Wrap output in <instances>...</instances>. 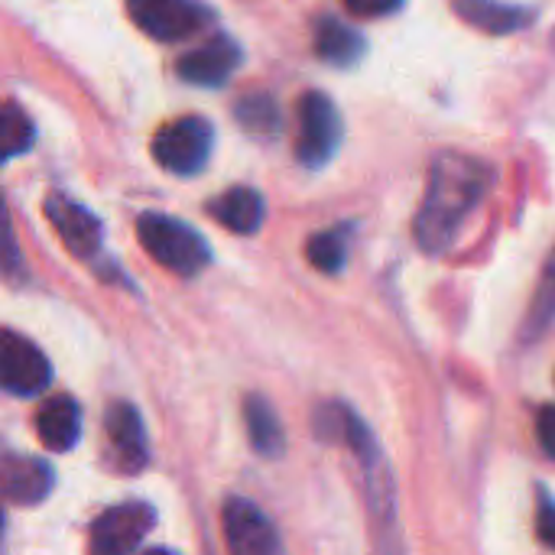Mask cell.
I'll return each instance as SVG.
<instances>
[{
    "label": "cell",
    "instance_id": "obj_10",
    "mask_svg": "<svg viewBox=\"0 0 555 555\" xmlns=\"http://www.w3.org/2000/svg\"><path fill=\"white\" fill-rule=\"evenodd\" d=\"M104 433H107V449H111V462L117 472H140L150 462L146 452V433H143V420L130 403H114L104 416Z\"/></svg>",
    "mask_w": 555,
    "mask_h": 555
},
{
    "label": "cell",
    "instance_id": "obj_23",
    "mask_svg": "<svg viewBox=\"0 0 555 555\" xmlns=\"http://www.w3.org/2000/svg\"><path fill=\"white\" fill-rule=\"evenodd\" d=\"M543 501H540V511H537V533H540V540L550 546V550H555V501L543 491L540 494Z\"/></svg>",
    "mask_w": 555,
    "mask_h": 555
},
{
    "label": "cell",
    "instance_id": "obj_6",
    "mask_svg": "<svg viewBox=\"0 0 555 555\" xmlns=\"http://www.w3.org/2000/svg\"><path fill=\"white\" fill-rule=\"evenodd\" d=\"M52 367L46 354L16 332H0V390L13 397H36L49 387Z\"/></svg>",
    "mask_w": 555,
    "mask_h": 555
},
{
    "label": "cell",
    "instance_id": "obj_21",
    "mask_svg": "<svg viewBox=\"0 0 555 555\" xmlns=\"http://www.w3.org/2000/svg\"><path fill=\"white\" fill-rule=\"evenodd\" d=\"M241 127L247 133H257V137H270L283 127V117H280V107L270 94H250L244 98L237 107H234Z\"/></svg>",
    "mask_w": 555,
    "mask_h": 555
},
{
    "label": "cell",
    "instance_id": "obj_4",
    "mask_svg": "<svg viewBox=\"0 0 555 555\" xmlns=\"http://www.w3.org/2000/svg\"><path fill=\"white\" fill-rule=\"evenodd\" d=\"M211 156V124L202 117H179L153 137V159L172 176H195Z\"/></svg>",
    "mask_w": 555,
    "mask_h": 555
},
{
    "label": "cell",
    "instance_id": "obj_26",
    "mask_svg": "<svg viewBox=\"0 0 555 555\" xmlns=\"http://www.w3.org/2000/svg\"><path fill=\"white\" fill-rule=\"evenodd\" d=\"M0 527H3V520H0Z\"/></svg>",
    "mask_w": 555,
    "mask_h": 555
},
{
    "label": "cell",
    "instance_id": "obj_5",
    "mask_svg": "<svg viewBox=\"0 0 555 555\" xmlns=\"http://www.w3.org/2000/svg\"><path fill=\"white\" fill-rule=\"evenodd\" d=\"M130 20L159 42H179L208 26L211 10L202 0H127Z\"/></svg>",
    "mask_w": 555,
    "mask_h": 555
},
{
    "label": "cell",
    "instance_id": "obj_15",
    "mask_svg": "<svg viewBox=\"0 0 555 555\" xmlns=\"http://www.w3.org/2000/svg\"><path fill=\"white\" fill-rule=\"evenodd\" d=\"M208 211H211V218L221 224V228H228V231H234V234H254V231H260V224H263V198H260V192H254V189H247V185H234V189H228V192H221L211 205H208Z\"/></svg>",
    "mask_w": 555,
    "mask_h": 555
},
{
    "label": "cell",
    "instance_id": "obj_13",
    "mask_svg": "<svg viewBox=\"0 0 555 555\" xmlns=\"http://www.w3.org/2000/svg\"><path fill=\"white\" fill-rule=\"evenodd\" d=\"M36 436L49 452H72L81 436V410L72 397L59 393L36 413Z\"/></svg>",
    "mask_w": 555,
    "mask_h": 555
},
{
    "label": "cell",
    "instance_id": "obj_18",
    "mask_svg": "<svg viewBox=\"0 0 555 555\" xmlns=\"http://www.w3.org/2000/svg\"><path fill=\"white\" fill-rule=\"evenodd\" d=\"M555 322V250L546 260V270L540 276V286L533 293V306L524 322V341H540Z\"/></svg>",
    "mask_w": 555,
    "mask_h": 555
},
{
    "label": "cell",
    "instance_id": "obj_1",
    "mask_svg": "<svg viewBox=\"0 0 555 555\" xmlns=\"http://www.w3.org/2000/svg\"><path fill=\"white\" fill-rule=\"evenodd\" d=\"M494 185V169L465 153H442L429 169L426 198L420 205L413 234L423 254H446L462 234L465 221L488 198Z\"/></svg>",
    "mask_w": 555,
    "mask_h": 555
},
{
    "label": "cell",
    "instance_id": "obj_3",
    "mask_svg": "<svg viewBox=\"0 0 555 555\" xmlns=\"http://www.w3.org/2000/svg\"><path fill=\"white\" fill-rule=\"evenodd\" d=\"M299 140H296V156L302 166L319 169L325 166L338 146H341V114L335 107V101L322 91H306L299 98Z\"/></svg>",
    "mask_w": 555,
    "mask_h": 555
},
{
    "label": "cell",
    "instance_id": "obj_17",
    "mask_svg": "<svg viewBox=\"0 0 555 555\" xmlns=\"http://www.w3.org/2000/svg\"><path fill=\"white\" fill-rule=\"evenodd\" d=\"M244 423H247V439L254 446L257 455L263 459H276L286 449V436L280 426L276 410L263 400V397H247L244 403Z\"/></svg>",
    "mask_w": 555,
    "mask_h": 555
},
{
    "label": "cell",
    "instance_id": "obj_25",
    "mask_svg": "<svg viewBox=\"0 0 555 555\" xmlns=\"http://www.w3.org/2000/svg\"><path fill=\"white\" fill-rule=\"evenodd\" d=\"M537 436H540L543 452L555 462V406H543L540 410V416H537Z\"/></svg>",
    "mask_w": 555,
    "mask_h": 555
},
{
    "label": "cell",
    "instance_id": "obj_22",
    "mask_svg": "<svg viewBox=\"0 0 555 555\" xmlns=\"http://www.w3.org/2000/svg\"><path fill=\"white\" fill-rule=\"evenodd\" d=\"M13 270H20V250H16V241H13L7 205L0 198V273H13Z\"/></svg>",
    "mask_w": 555,
    "mask_h": 555
},
{
    "label": "cell",
    "instance_id": "obj_7",
    "mask_svg": "<svg viewBox=\"0 0 555 555\" xmlns=\"http://www.w3.org/2000/svg\"><path fill=\"white\" fill-rule=\"evenodd\" d=\"M153 524H156V511L150 504H143V501L117 504L91 524V553H133L146 540Z\"/></svg>",
    "mask_w": 555,
    "mask_h": 555
},
{
    "label": "cell",
    "instance_id": "obj_24",
    "mask_svg": "<svg viewBox=\"0 0 555 555\" xmlns=\"http://www.w3.org/2000/svg\"><path fill=\"white\" fill-rule=\"evenodd\" d=\"M345 7L358 16H390L403 7V0H345Z\"/></svg>",
    "mask_w": 555,
    "mask_h": 555
},
{
    "label": "cell",
    "instance_id": "obj_12",
    "mask_svg": "<svg viewBox=\"0 0 555 555\" xmlns=\"http://www.w3.org/2000/svg\"><path fill=\"white\" fill-rule=\"evenodd\" d=\"M52 491V472L42 459L7 455L0 459V498L20 507H33L46 501Z\"/></svg>",
    "mask_w": 555,
    "mask_h": 555
},
{
    "label": "cell",
    "instance_id": "obj_8",
    "mask_svg": "<svg viewBox=\"0 0 555 555\" xmlns=\"http://www.w3.org/2000/svg\"><path fill=\"white\" fill-rule=\"evenodd\" d=\"M221 530H224V543L241 555H273L283 550L280 533L270 524V517L244 498H234L224 504Z\"/></svg>",
    "mask_w": 555,
    "mask_h": 555
},
{
    "label": "cell",
    "instance_id": "obj_20",
    "mask_svg": "<svg viewBox=\"0 0 555 555\" xmlns=\"http://www.w3.org/2000/svg\"><path fill=\"white\" fill-rule=\"evenodd\" d=\"M348 234L351 228H332V231H322L309 241L306 247V257L312 267H319L322 273H341V267L348 263Z\"/></svg>",
    "mask_w": 555,
    "mask_h": 555
},
{
    "label": "cell",
    "instance_id": "obj_11",
    "mask_svg": "<svg viewBox=\"0 0 555 555\" xmlns=\"http://www.w3.org/2000/svg\"><path fill=\"white\" fill-rule=\"evenodd\" d=\"M241 65V46L228 36H215L211 42L192 49L182 55L179 62V75L189 81V85H198V88H218L224 85L234 68Z\"/></svg>",
    "mask_w": 555,
    "mask_h": 555
},
{
    "label": "cell",
    "instance_id": "obj_14",
    "mask_svg": "<svg viewBox=\"0 0 555 555\" xmlns=\"http://www.w3.org/2000/svg\"><path fill=\"white\" fill-rule=\"evenodd\" d=\"M455 13L472 23L475 29H485L491 36H507L537 20L530 7L520 3H504V0H452Z\"/></svg>",
    "mask_w": 555,
    "mask_h": 555
},
{
    "label": "cell",
    "instance_id": "obj_19",
    "mask_svg": "<svg viewBox=\"0 0 555 555\" xmlns=\"http://www.w3.org/2000/svg\"><path fill=\"white\" fill-rule=\"evenodd\" d=\"M33 137H36V127L29 114L16 101H3L0 104V163L26 153L33 146Z\"/></svg>",
    "mask_w": 555,
    "mask_h": 555
},
{
    "label": "cell",
    "instance_id": "obj_16",
    "mask_svg": "<svg viewBox=\"0 0 555 555\" xmlns=\"http://www.w3.org/2000/svg\"><path fill=\"white\" fill-rule=\"evenodd\" d=\"M315 52L319 59H325L328 65H338V68H348L354 65L364 52H367V42L358 29H351L348 23L335 20V16H325L319 20L315 26Z\"/></svg>",
    "mask_w": 555,
    "mask_h": 555
},
{
    "label": "cell",
    "instance_id": "obj_2",
    "mask_svg": "<svg viewBox=\"0 0 555 555\" xmlns=\"http://www.w3.org/2000/svg\"><path fill=\"white\" fill-rule=\"evenodd\" d=\"M137 234H140L143 250L156 263H163L169 273H179V276H195L211 257L205 237L195 228H189L169 215H156V211L140 215Z\"/></svg>",
    "mask_w": 555,
    "mask_h": 555
},
{
    "label": "cell",
    "instance_id": "obj_9",
    "mask_svg": "<svg viewBox=\"0 0 555 555\" xmlns=\"http://www.w3.org/2000/svg\"><path fill=\"white\" fill-rule=\"evenodd\" d=\"M46 218L55 228V234L62 237V244L68 247V254L91 257L101 247L104 228L94 218V211H88L81 202H75V198H68L62 192H52L46 198Z\"/></svg>",
    "mask_w": 555,
    "mask_h": 555
}]
</instances>
